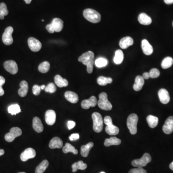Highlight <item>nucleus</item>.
Instances as JSON below:
<instances>
[{
  "label": "nucleus",
  "mask_w": 173,
  "mask_h": 173,
  "mask_svg": "<svg viewBox=\"0 0 173 173\" xmlns=\"http://www.w3.org/2000/svg\"><path fill=\"white\" fill-rule=\"evenodd\" d=\"M78 61L81 62L87 67V72L91 74L93 70V65L94 63V54L92 51H88L84 53L78 58Z\"/></svg>",
  "instance_id": "obj_1"
},
{
  "label": "nucleus",
  "mask_w": 173,
  "mask_h": 173,
  "mask_svg": "<svg viewBox=\"0 0 173 173\" xmlns=\"http://www.w3.org/2000/svg\"><path fill=\"white\" fill-rule=\"evenodd\" d=\"M83 16L87 20L92 23H99L101 20L100 13L92 9H86L83 12Z\"/></svg>",
  "instance_id": "obj_2"
},
{
  "label": "nucleus",
  "mask_w": 173,
  "mask_h": 173,
  "mask_svg": "<svg viewBox=\"0 0 173 173\" xmlns=\"http://www.w3.org/2000/svg\"><path fill=\"white\" fill-rule=\"evenodd\" d=\"M93 122V128L94 131L97 133L102 132L103 129V121L102 115L99 113L95 112L92 115Z\"/></svg>",
  "instance_id": "obj_3"
},
{
  "label": "nucleus",
  "mask_w": 173,
  "mask_h": 173,
  "mask_svg": "<svg viewBox=\"0 0 173 173\" xmlns=\"http://www.w3.org/2000/svg\"><path fill=\"white\" fill-rule=\"evenodd\" d=\"M138 120V117L135 113L130 114L128 117L127 122V126L129 130L130 133L132 135H135L137 133V123Z\"/></svg>",
  "instance_id": "obj_4"
},
{
  "label": "nucleus",
  "mask_w": 173,
  "mask_h": 173,
  "mask_svg": "<svg viewBox=\"0 0 173 173\" xmlns=\"http://www.w3.org/2000/svg\"><path fill=\"white\" fill-rule=\"evenodd\" d=\"M104 124L106 125L105 131L107 134L109 135H118L119 132V129L117 126H114L113 124L112 118L109 116H107L104 118Z\"/></svg>",
  "instance_id": "obj_5"
},
{
  "label": "nucleus",
  "mask_w": 173,
  "mask_h": 173,
  "mask_svg": "<svg viewBox=\"0 0 173 173\" xmlns=\"http://www.w3.org/2000/svg\"><path fill=\"white\" fill-rule=\"evenodd\" d=\"M97 104L101 109L103 110L110 111L113 108L112 105L108 101L107 94L105 92L101 93L99 95V100Z\"/></svg>",
  "instance_id": "obj_6"
},
{
  "label": "nucleus",
  "mask_w": 173,
  "mask_h": 173,
  "mask_svg": "<svg viewBox=\"0 0 173 173\" xmlns=\"http://www.w3.org/2000/svg\"><path fill=\"white\" fill-rule=\"evenodd\" d=\"M151 161V158L148 153H145L140 159H136L132 162L133 166L137 167H143L147 165Z\"/></svg>",
  "instance_id": "obj_7"
},
{
  "label": "nucleus",
  "mask_w": 173,
  "mask_h": 173,
  "mask_svg": "<svg viewBox=\"0 0 173 173\" xmlns=\"http://www.w3.org/2000/svg\"><path fill=\"white\" fill-rule=\"evenodd\" d=\"M22 131L20 128L13 127L10 130V132L6 134L4 137L5 140L7 142H11L14 140L17 137L22 135Z\"/></svg>",
  "instance_id": "obj_8"
},
{
  "label": "nucleus",
  "mask_w": 173,
  "mask_h": 173,
  "mask_svg": "<svg viewBox=\"0 0 173 173\" xmlns=\"http://www.w3.org/2000/svg\"><path fill=\"white\" fill-rule=\"evenodd\" d=\"M13 31V29L12 27H7L5 29L2 36V40L4 45H10L13 43V39L12 37Z\"/></svg>",
  "instance_id": "obj_9"
},
{
  "label": "nucleus",
  "mask_w": 173,
  "mask_h": 173,
  "mask_svg": "<svg viewBox=\"0 0 173 173\" xmlns=\"http://www.w3.org/2000/svg\"><path fill=\"white\" fill-rule=\"evenodd\" d=\"M4 69L12 75H15L18 71V65L13 60H8L4 62L3 64Z\"/></svg>",
  "instance_id": "obj_10"
},
{
  "label": "nucleus",
  "mask_w": 173,
  "mask_h": 173,
  "mask_svg": "<svg viewBox=\"0 0 173 173\" xmlns=\"http://www.w3.org/2000/svg\"><path fill=\"white\" fill-rule=\"evenodd\" d=\"M28 43L30 49L34 52H39L42 47L41 42L35 38H29L28 39Z\"/></svg>",
  "instance_id": "obj_11"
},
{
  "label": "nucleus",
  "mask_w": 173,
  "mask_h": 173,
  "mask_svg": "<svg viewBox=\"0 0 173 173\" xmlns=\"http://www.w3.org/2000/svg\"><path fill=\"white\" fill-rule=\"evenodd\" d=\"M36 153L35 149L31 148H29L25 149L20 155L22 161L26 162L29 159L34 158L36 156Z\"/></svg>",
  "instance_id": "obj_12"
},
{
  "label": "nucleus",
  "mask_w": 173,
  "mask_h": 173,
  "mask_svg": "<svg viewBox=\"0 0 173 173\" xmlns=\"http://www.w3.org/2000/svg\"><path fill=\"white\" fill-rule=\"evenodd\" d=\"M98 103L97 98L92 96L88 100H85L82 102L81 107L84 109H89L91 107H95Z\"/></svg>",
  "instance_id": "obj_13"
},
{
  "label": "nucleus",
  "mask_w": 173,
  "mask_h": 173,
  "mask_svg": "<svg viewBox=\"0 0 173 173\" xmlns=\"http://www.w3.org/2000/svg\"><path fill=\"white\" fill-rule=\"evenodd\" d=\"M56 114L55 111L53 110H49L46 112L45 121L47 124L50 126H52L54 125L56 122Z\"/></svg>",
  "instance_id": "obj_14"
},
{
  "label": "nucleus",
  "mask_w": 173,
  "mask_h": 173,
  "mask_svg": "<svg viewBox=\"0 0 173 173\" xmlns=\"http://www.w3.org/2000/svg\"><path fill=\"white\" fill-rule=\"evenodd\" d=\"M163 130L166 134H170L173 132V117H169L166 120L163 127Z\"/></svg>",
  "instance_id": "obj_15"
},
{
  "label": "nucleus",
  "mask_w": 173,
  "mask_h": 173,
  "mask_svg": "<svg viewBox=\"0 0 173 173\" xmlns=\"http://www.w3.org/2000/svg\"><path fill=\"white\" fill-rule=\"evenodd\" d=\"M158 96L160 102L163 104H167L170 102V97L169 92L165 89H161L158 92Z\"/></svg>",
  "instance_id": "obj_16"
},
{
  "label": "nucleus",
  "mask_w": 173,
  "mask_h": 173,
  "mask_svg": "<svg viewBox=\"0 0 173 173\" xmlns=\"http://www.w3.org/2000/svg\"><path fill=\"white\" fill-rule=\"evenodd\" d=\"M141 48L143 53L147 55H150L154 52L153 47L147 39H143L141 41Z\"/></svg>",
  "instance_id": "obj_17"
},
{
  "label": "nucleus",
  "mask_w": 173,
  "mask_h": 173,
  "mask_svg": "<svg viewBox=\"0 0 173 173\" xmlns=\"http://www.w3.org/2000/svg\"><path fill=\"white\" fill-rule=\"evenodd\" d=\"M134 43L133 39L130 37L123 38L119 42V45L123 49H126L128 47L132 46Z\"/></svg>",
  "instance_id": "obj_18"
},
{
  "label": "nucleus",
  "mask_w": 173,
  "mask_h": 173,
  "mask_svg": "<svg viewBox=\"0 0 173 173\" xmlns=\"http://www.w3.org/2000/svg\"><path fill=\"white\" fill-rule=\"evenodd\" d=\"M52 25L54 27L55 31L59 32L62 31L64 27V22L59 18H55L52 21Z\"/></svg>",
  "instance_id": "obj_19"
},
{
  "label": "nucleus",
  "mask_w": 173,
  "mask_h": 173,
  "mask_svg": "<svg viewBox=\"0 0 173 173\" xmlns=\"http://www.w3.org/2000/svg\"><path fill=\"white\" fill-rule=\"evenodd\" d=\"M49 147L50 149H60L63 147V142L58 137H55L50 141Z\"/></svg>",
  "instance_id": "obj_20"
},
{
  "label": "nucleus",
  "mask_w": 173,
  "mask_h": 173,
  "mask_svg": "<svg viewBox=\"0 0 173 173\" xmlns=\"http://www.w3.org/2000/svg\"><path fill=\"white\" fill-rule=\"evenodd\" d=\"M65 97L67 101L72 103H76L79 100L77 94L71 91H67L65 93Z\"/></svg>",
  "instance_id": "obj_21"
},
{
  "label": "nucleus",
  "mask_w": 173,
  "mask_h": 173,
  "mask_svg": "<svg viewBox=\"0 0 173 173\" xmlns=\"http://www.w3.org/2000/svg\"><path fill=\"white\" fill-rule=\"evenodd\" d=\"M33 128L38 133H41L43 130V126L38 117H35L33 119Z\"/></svg>",
  "instance_id": "obj_22"
},
{
  "label": "nucleus",
  "mask_w": 173,
  "mask_h": 173,
  "mask_svg": "<svg viewBox=\"0 0 173 173\" xmlns=\"http://www.w3.org/2000/svg\"><path fill=\"white\" fill-rule=\"evenodd\" d=\"M20 88L18 91L19 95L20 97H24L27 95L29 91V85L28 82L26 81H23L20 83Z\"/></svg>",
  "instance_id": "obj_23"
},
{
  "label": "nucleus",
  "mask_w": 173,
  "mask_h": 173,
  "mask_svg": "<svg viewBox=\"0 0 173 173\" xmlns=\"http://www.w3.org/2000/svg\"><path fill=\"white\" fill-rule=\"evenodd\" d=\"M138 21L140 24L143 25H149L152 22L151 18L145 13H141L138 17Z\"/></svg>",
  "instance_id": "obj_24"
},
{
  "label": "nucleus",
  "mask_w": 173,
  "mask_h": 173,
  "mask_svg": "<svg viewBox=\"0 0 173 173\" xmlns=\"http://www.w3.org/2000/svg\"><path fill=\"white\" fill-rule=\"evenodd\" d=\"M144 84V79L142 76H138L135 79V83L133 85V89L135 91H140Z\"/></svg>",
  "instance_id": "obj_25"
},
{
  "label": "nucleus",
  "mask_w": 173,
  "mask_h": 173,
  "mask_svg": "<svg viewBox=\"0 0 173 173\" xmlns=\"http://www.w3.org/2000/svg\"><path fill=\"white\" fill-rule=\"evenodd\" d=\"M55 84L59 88L67 86L68 85V81L64 79L59 75L55 76Z\"/></svg>",
  "instance_id": "obj_26"
},
{
  "label": "nucleus",
  "mask_w": 173,
  "mask_h": 173,
  "mask_svg": "<svg viewBox=\"0 0 173 173\" xmlns=\"http://www.w3.org/2000/svg\"><path fill=\"white\" fill-rule=\"evenodd\" d=\"M121 143V140L117 137H111L110 138L107 139L104 141V145L106 147H109L111 145H119Z\"/></svg>",
  "instance_id": "obj_27"
},
{
  "label": "nucleus",
  "mask_w": 173,
  "mask_h": 173,
  "mask_svg": "<svg viewBox=\"0 0 173 173\" xmlns=\"http://www.w3.org/2000/svg\"><path fill=\"white\" fill-rule=\"evenodd\" d=\"M94 143L93 142H89L85 145L82 146L81 147V154L84 157H86L89 155L90 150L93 147Z\"/></svg>",
  "instance_id": "obj_28"
},
{
  "label": "nucleus",
  "mask_w": 173,
  "mask_h": 173,
  "mask_svg": "<svg viewBox=\"0 0 173 173\" xmlns=\"http://www.w3.org/2000/svg\"><path fill=\"white\" fill-rule=\"evenodd\" d=\"M124 55L123 52L120 50H118L115 52V55L113 58V62L117 65H120L124 60Z\"/></svg>",
  "instance_id": "obj_29"
},
{
  "label": "nucleus",
  "mask_w": 173,
  "mask_h": 173,
  "mask_svg": "<svg viewBox=\"0 0 173 173\" xmlns=\"http://www.w3.org/2000/svg\"><path fill=\"white\" fill-rule=\"evenodd\" d=\"M87 167V165L86 164H85L82 161H78L77 163H75L73 164L72 165V172H76L77 170H84L86 169Z\"/></svg>",
  "instance_id": "obj_30"
},
{
  "label": "nucleus",
  "mask_w": 173,
  "mask_h": 173,
  "mask_svg": "<svg viewBox=\"0 0 173 173\" xmlns=\"http://www.w3.org/2000/svg\"><path fill=\"white\" fill-rule=\"evenodd\" d=\"M147 121L150 128H155L158 124L159 119L154 115H149L147 118Z\"/></svg>",
  "instance_id": "obj_31"
},
{
  "label": "nucleus",
  "mask_w": 173,
  "mask_h": 173,
  "mask_svg": "<svg viewBox=\"0 0 173 173\" xmlns=\"http://www.w3.org/2000/svg\"><path fill=\"white\" fill-rule=\"evenodd\" d=\"M49 166V162L46 160H43L37 167H36L35 173H43Z\"/></svg>",
  "instance_id": "obj_32"
},
{
  "label": "nucleus",
  "mask_w": 173,
  "mask_h": 173,
  "mask_svg": "<svg viewBox=\"0 0 173 173\" xmlns=\"http://www.w3.org/2000/svg\"><path fill=\"white\" fill-rule=\"evenodd\" d=\"M63 151L65 154H67L68 153H72L74 155H77L78 151L74 147L69 143H66L65 144V146L63 148Z\"/></svg>",
  "instance_id": "obj_33"
},
{
  "label": "nucleus",
  "mask_w": 173,
  "mask_h": 173,
  "mask_svg": "<svg viewBox=\"0 0 173 173\" xmlns=\"http://www.w3.org/2000/svg\"><path fill=\"white\" fill-rule=\"evenodd\" d=\"M8 112L12 115H16L21 112L20 107L18 104H12L9 106L8 108Z\"/></svg>",
  "instance_id": "obj_34"
},
{
  "label": "nucleus",
  "mask_w": 173,
  "mask_h": 173,
  "mask_svg": "<svg viewBox=\"0 0 173 173\" xmlns=\"http://www.w3.org/2000/svg\"><path fill=\"white\" fill-rule=\"evenodd\" d=\"M173 64V59L171 57H166L162 61L161 66L163 69H167Z\"/></svg>",
  "instance_id": "obj_35"
},
{
  "label": "nucleus",
  "mask_w": 173,
  "mask_h": 173,
  "mask_svg": "<svg viewBox=\"0 0 173 173\" xmlns=\"http://www.w3.org/2000/svg\"><path fill=\"white\" fill-rule=\"evenodd\" d=\"M113 79L111 77H106L101 76L97 79V83L100 86H105L108 84L112 83Z\"/></svg>",
  "instance_id": "obj_36"
},
{
  "label": "nucleus",
  "mask_w": 173,
  "mask_h": 173,
  "mask_svg": "<svg viewBox=\"0 0 173 173\" xmlns=\"http://www.w3.org/2000/svg\"><path fill=\"white\" fill-rule=\"evenodd\" d=\"M8 13L6 4L4 3H0V19H4V17L7 16Z\"/></svg>",
  "instance_id": "obj_37"
},
{
  "label": "nucleus",
  "mask_w": 173,
  "mask_h": 173,
  "mask_svg": "<svg viewBox=\"0 0 173 173\" xmlns=\"http://www.w3.org/2000/svg\"><path fill=\"white\" fill-rule=\"evenodd\" d=\"M50 68V64L47 61H45L42 62L39 66L38 69L39 72L42 73H47Z\"/></svg>",
  "instance_id": "obj_38"
},
{
  "label": "nucleus",
  "mask_w": 173,
  "mask_h": 173,
  "mask_svg": "<svg viewBox=\"0 0 173 173\" xmlns=\"http://www.w3.org/2000/svg\"><path fill=\"white\" fill-rule=\"evenodd\" d=\"M108 61L107 59L104 58H99L96 59L95 61V66L97 67L101 68V67H104L106 66V65L108 64Z\"/></svg>",
  "instance_id": "obj_39"
},
{
  "label": "nucleus",
  "mask_w": 173,
  "mask_h": 173,
  "mask_svg": "<svg viewBox=\"0 0 173 173\" xmlns=\"http://www.w3.org/2000/svg\"><path fill=\"white\" fill-rule=\"evenodd\" d=\"M45 90L47 92L53 93H55L56 91V87L54 83H50L46 86Z\"/></svg>",
  "instance_id": "obj_40"
},
{
  "label": "nucleus",
  "mask_w": 173,
  "mask_h": 173,
  "mask_svg": "<svg viewBox=\"0 0 173 173\" xmlns=\"http://www.w3.org/2000/svg\"><path fill=\"white\" fill-rule=\"evenodd\" d=\"M149 76L152 78H157L160 75V71L157 68H153L149 72Z\"/></svg>",
  "instance_id": "obj_41"
},
{
  "label": "nucleus",
  "mask_w": 173,
  "mask_h": 173,
  "mask_svg": "<svg viewBox=\"0 0 173 173\" xmlns=\"http://www.w3.org/2000/svg\"><path fill=\"white\" fill-rule=\"evenodd\" d=\"M5 82V79L3 76H0V96L4 95V91L3 89V86Z\"/></svg>",
  "instance_id": "obj_42"
},
{
  "label": "nucleus",
  "mask_w": 173,
  "mask_h": 173,
  "mask_svg": "<svg viewBox=\"0 0 173 173\" xmlns=\"http://www.w3.org/2000/svg\"><path fill=\"white\" fill-rule=\"evenodd\" d=\"M128 173H147V171L142 167H137V168L131 169L129 171Z\"/></svg>",
  "instance_id": "obj_43"
},
{
  "label": "nucleus",
  "mask_w": 173,
  "mask_h": 173,
  "mask_svg": "<svg viewBox=\"0 0 173 173\" xmlns=\"http://www.w3.org/2000/svg\"><path fill=\"white\" fill-rule=\"evenodd\" d=\"M41 90L40 86L37 85H35L33 86L32 92H33V93L34 94V95L38 96L40 94Z\"/></svg>",
  "instance_id": "obj_44"
},
{
  "label": "nucleus",
  "mask_w": 173,
  "mask_h": 173,
  "mask_svg": "<svg viewBox=\"0 0 173 173\" xmlns=\"http://www.w3.org/2000/svg\"><path fill=\"white\" fill-rule=\"evenodd\" d=\"M76 126V122L74 121H68L67 122V126L68 129L71 130L73 128Z\"/></svg>",
  "instance_id": "obj_45"
},
{
  "label": "nucleus",
  "mask_w": 173,
  "mask_h": 173,
  "mask_svg": "<svg viewBox=\"0 0 173 173\" xmlns=\"http://www.w3.org/2000/svg\"><path fill=\"white\" fill-rule=\"evenodd\" d=\"M69 139L71 141H75V140H77L79 139V135L77 133H75V134H72L71 136L69 137Z\"/></svg>",
  "instance_id": "obj_46"
},
{
  "label": "nucleus",
  "mask_w": 173,
  "mask_h": 173,
  "mask_svg": "<svg viewBox=\"0 0 173 173\" xmlns=\"http://www.w3.org/2000/svg\"><path fill=\"white\" fill-rule=\"evenodd\" d=\"M46 28L47 30H48V31L49 33H54L55 32L54 27H53V25H52L51 23L50 24H48V25H47Z\"/></svg>",
  "instance_id": "obj_47"
},
{
  "label": "nucleus",
  "mask_w": 173,
  "mask_h": 173,
  "mask_svg": "<svg viewBox=\"0 0 173 173\" xmlns=\"http://www.w3.org/2000/svg\"><path fill=\"white\" fill-rule=\"evenodd\" d=\"M142 77H143L144 79H148L150 77V76H149V73H148V72H145V73H144L143 74Z\"/></svg>",
  "instance_id": "obj_48"
},
{
  "label": "nucleus",
  "mask_w": 173,
  "mask_h": 173,
  "mask_svg": "<svg viewBox=\"0 0 173 173\" xmlns=\"http://www.w3.org/2000/svg\"><path fill=\"white\" fill-rule=\"evenodd\" d=\"M165 3L167 4H171L173 3V0H164Z\"/></svg>",
  "instance_id": "obj_49"
},
{
  "label": "nucleus",
  "mask_w": 173,
  "mask_h": 173,
  "mask_svg": "<svg viewBox=\"0 0 173 173\" xmlns=\"http://www.w3.org/2000/svg\"><path fill=\"white\" fill-rule=\"evenodd\" d=\"M4 154V150L3 149H0V156L3 155Z\"/></svg>",
  "instance_id": "obj_50"
},
{
  "label": "nucleus",
  "mask_w": 173,
  "mask_h": 173,
  "mask_svg": "<svg viewBox=\"0 0 173 173\" xmlns=\"http://www.w3.org/2000/svg\"><path fill=\"white\" fill-rule=\"evenodd\" d=\"M24 1L27 4H29V3H31V1H32V0H24Z\"/></svg>",
  "instance_id": "obj_51"
},
{
  "label": "nucleus",
  "mask_w": 173,
  "mask_h": 173,
  "mask_svg": "<svg viewBox=\"0 0 173 173\" xmlns=\"http://www.w3.org/2000/svg\"><path fill=\"white\" fill-rule=\"evenodd\" d=\"M169 167H170L171 170L173 171V161L170 164V165H169Z\"/></svg>",
  "instance_id": "obj_52"
},
{
  "label": "nucleus",
  "mask_w": 173,
  "mask_h": 173,
  "mask_svg": "<svg viewBox=\"0 0 173 173\" xmlns=\"http://www.w3.org/2000/svg\"><path fill=\"white\" fill-rule=\"evenodd\" d=\"M40 88H41V90H45L46 88V86L45 85H43L40 86Z\"/></svg>",
  "instance_id": "obj_53"
},
{
  "label": "nucleus",
  "mask_w": 173,
  "mask_h": 173,
  "mask_svg": "<svg viewBox=\"0 0 173 173\" xmlns=\"http://www.w3.org/2000/svg\"><path fill=\"white\" fill-rule=\"evenodd\" d=\"M25 173V172H20V173Z\"/></svg>",
  "instance_id": "obj_54"
},
{
  "label": "nucleus",
  "mask_w": 173,
  "mask_h": 173,
  "mask_svg": "<svg viewBox=\"0 0 173 173\" xmlns=\"http://www.w3.org/2000/svg\"><path fill=\"white\" fill-rule=\"evenodd\" d=\"M105 173L104 172H101V173Z\"/></svg>",
  "instance_id": "obj_55"
},
{
  "label": "nucleus",
  "mask_w": 173,
  "mask_h": 173,
  "mask_svg": "<svg viewBox=\"0 0 173 173\" xmlns=\"http://www.w3.org/2000/svg\"></svg>",
  "instance_id": "obj_56"
}]
</instances>
